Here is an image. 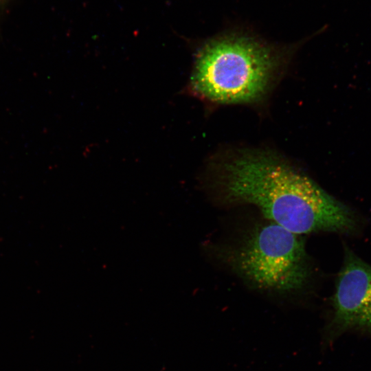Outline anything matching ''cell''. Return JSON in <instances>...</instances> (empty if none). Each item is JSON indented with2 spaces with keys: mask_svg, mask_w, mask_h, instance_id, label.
Returning <instances> with one entry per match:
<instances>
[{
  "mask_svg": "<svg viewBox=\"0 0 371 371\" xmlns=\"http://www.w3.org/2000/svg\"><path fill=\"white\" fill-rule=\"evenodd\" d=\"M212 184L227 205L256 207L296 234L355 232L357 214L286 158L271 150L240 148L212 161Z\"/></svg>",
  "mask_w": 371,
  "mask_h": 371,
  "instance_id": "1",
  "label": "cell"
},
{
  "mask_svg": "<svg viewBox=\"0 0 371 371\" xmlns=\"http://www.w3.org/2000/svg\"><path fill=\"white\" fill-rule=\"evenodd\" d=\"M221 256L238 276L261 291L295 293L312 275L300 235L269 221L249 229Z\"/></svg>",
  "mask_w": 371,
  "mask_h": 371,
  "instance_id": "3",
  "label": "cell"
},
{
  "mask_svg": "<svg viewBox=\"0 0 371 371\" xmlns=\"http://www.w3.org/2000/svg\"><path fill=\"white\" fill-rule=\"evenodd\" d=\"M344 253L325 328L327 341L350 329L371 332V265L347 247Z\"/></svg>",
  "mask_w": 371,
  "mask_h": 371,
  "instance_id": "4",
  "label": "cell"
},
{
  "mask_svg": "<svg viewBox=\"0 0 371 371\" xmlns=\"http://www.w3.org/2000/svg\"><path fill=\"white\" fill-rule=\"evenodd\" d=\"M289 58L287 52L251 36H220L198 51L190 87L213 104H258L280 80Z\"/></svg>",
  "mask_w": 371,
  "mask_h": 371,
  "instance_id": "2",
  "label": "cell"
}]
</instances>
